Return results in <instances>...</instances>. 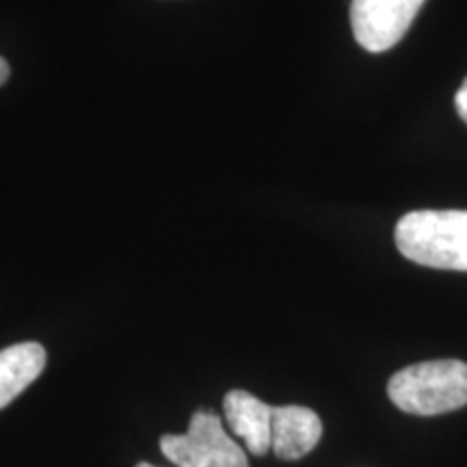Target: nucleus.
<instances>
[{
	"label": "nucleus",
	"instance_id": "1",
	"mask_svg": "<svg viewBox=\"0 0 467 467\" xmlns=\"http://www.w3.org/2000/svg\"><path fill=\"white\" fill-rule=\"evenodd\" d=\"M396 247L431 268L467 271V210H416L396 223Z\"/></svg>",
	"mask_w": 467,
	"mask_h": 467
},
{
	"label": "nucleus",
	"instance_id": "5",
	"mask_svg": "<svg viewBox=\"0 0 467 467\" xmlns=\"http://www.w3.org/2000/svg\"><path fill=\"white\" fill-rule=\"evenodd\" d=\"M323 422L312 409L299 405L273 407L271 451L284 461H296L317 448Z\"/></svg>",
	"mask_w": 467,
	"mask_h": 467
},
{
	"label": "nucleus",
	"instance_id": "10",
	"mask_svg": "<svg viewBox=\"0 0 467 467\" xmlns=\"http://www.w3.org/2000/svg\"><path fill=\"white\" fill-rule=\"evenodd\" d=\"M137 467H156V465H150V463H139Z\"/></svg>",
	"mask_w": 467,
	"mask_h": 467
},
{
	"label": "nucleus",
	"instance_id": "7",
	"mask_svg": "<svg viewBox=\"0 0 467 467\" xmlns=\"http://www.w3.org/2000/svg\"><path fill=\"white\" fill-rule=\"evenodd\" d=\"M46 348L39 342H20L0 350V409L14 402L46 368Z\"/></svg>",
	"mask_w": 467,
	"mask_h": 467
},
{
	"label": "nucleus",
	"instance_id": "8",
	"mask_svg": "<svg viewBox=\"0 0 467 467\" xmlns=\"http://www.w3.org/2000/svg\"><path fill=\"white\" fill-rule=\"evenodd\" d=\"M454 107H457V113L461 115V119L467 124V78L463 80V85H461L457 96H454Z\"/></svg>",
	"mask_w": 467,
	"mask_h": 467
},
{
	"label": "nucleus",
	"instance_id": "9",
	"mask_svg": "<svg viewBox=\"0 0 467 467\" xmlns=\"http://www.w3.org/2000/svg\"><path fill=\"white\" fill-rule=\"evenodd\" d=\"M9 74H11V69H9V63L5 61L3 57H0V85H5L9 80Z\"/></svg>",
	"mask_w": 467,
	"mask_h": 467
},
{
	"label": "nucleus",
	"instance_id": "3",
	"mask_svg": "<svg viewBox=\"0 0 467 467\" xmlns=\"http://www.w3.org/2000/svg\"><path fill=\"white\" fill-rule=\"evenodd\" d=\"M161 451L178 467H249L247 454L230 433L217 413H192L184 435H162Z\"/></svg>",
	"mask_w": 467,
	"mask_h": 467
},
{
	"label": "nucleus",
	"instance_id": "2",
	"mask_svg": "<svg viewBox=\"0 0 467 467\" xmlns=\"http://www.w3.org/2000/svg\"><path fill=\"white\" fill-rule=\"evenodd\" d=\"M396 407L413 416H440L467 405V364L459 359L422 361L402 368L388 383Z\"/></svg>",
	"mask_w": 467,
	"mask_h": 467
},
{
	"label": "nucleus",
	"instance_id": "6",
	"mask_svg": "<svg viewBox=\"0 0 467 467\" xmlns=\"http://www.w3.org/2000/svg\"><path fill=\"white\" fill-rule=\"evenodd\" d=\"M223 411L230 431L244 441V448L255 457L271 451L273 407L255 399L244 389H232L223 400Z\"/></svg>",
	"mask_w": 467,
	"mask_h": 467
},
{
	"label": "nucleus",
	"instance_id": "4",
	"mask_svg": "<svg viewBox=\"0 0 467 467\" xmlns=\"http://www.w3.org/2000/svg\"><path fill=\"white\" fill-rule=\"evenodd\" d=\"M424 0H353L350 26L368 52H385L405 37Z\"/></svg>",
	"mask_w": 467,
	"mask_h": 467
}]
</instances>
